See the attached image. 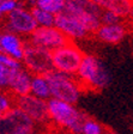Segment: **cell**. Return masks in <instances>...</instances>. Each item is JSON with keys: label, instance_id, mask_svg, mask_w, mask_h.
<instances>
[{"label": "cell", "instance_id": "obj_1", "mask_svg": "<svg viewBox=\"0 0 133 134\" xmlns=\"http://www.w3.org/2000/svg\"><path fill=\"white\" fill-rule=\"evenodd\" d=\"M77 80L83 89L102 90L110 84L111 75L101 59L88 54L84 55L79 66Z\"/></svg>", "mask_w": 133, "mask_h": 134}, {"label": "cell", "instance_id": "obj_2", "mask_svg": "<svg viewBox=\"0 0 133 134\" xmlns=\"http://www.w3.org/2000/svg\"><path fill=\"white\" fill-rule=\"evenodd\" d=\"M49 119L59 127L68 129L72 134H82L83 126L88 117L73 104L50 98L47 102Z\"/></svg>", "mask_w": 133, "mask_h": 134}, {"label": "cell", "instance_id": "obj_3", "mask_svg": "<svg viewBox=\"0 0 133 134\" xmlns=\"http://www.w3.org/2000/svg\"><path fill=\"white\" fill-rule=\"evenodd\" d=\"M46 77L49 81L52 98L70 104L77 103L83 92V87L73 75L53 70L48 72Z\"/></svg>", "mask_w": 133, "mask_h": 134}, {"label": "cell", "instance_id": "obj_4", "mask_svg": "<svg viewBox=\"0 0 133 134\" xmlns=\"http://www.w3.org/2000/svg\"><path fill=\"white\" fill-rule=\"evenodd\" d=\"M64 12L76 18L88 34L96 32L101 26L102 10L91 0H66Z\"/></svg>", "mask_w": 133, "mask_h": 134}, {"label": "cell", "instance_id": "obj_5", "mask_svg": "<svg viewBox=\"0 0 133 134\" xmlns=\"http://www.w3.org/2000/svg\"><path fill=\"white\" fill-rule=\"evenodd\" d=\"M85 54L72 41L52 52L53 70L70 75L77 74Z\"/></svg>", "mask_w": 133, "mask_h": 134}, {"label": "cell", "instance_id": "obj_6", "mask_svg": "<svg viewBox=\"0 0 133 134\" xmlns=\"http://www.w3.org/2000/svg\"><path fill=\"white\" fill-rule=\"evenodd\" d=\"M22 64L23 67L26 68L33 75H46L48 72L53 71L52 52L28 42L25 43Z\"/></svg>", "mask_w": 133, "mask_h": 134}, {"label": "cell", "instance_id": "obj_7", "mask_svg": "<svg viewBox=\"0 0 133 134\" xmlns=\"http://www.w3.org/2000/svg\"><path fill=\"white\" fill-rule=\"evenodd\" d=\"M4 31L16 34L18 36H30L37 29L31 10L26 6H20L4 18Z\"/></svg>", "mask_w": 133, "mask_h": 134}, {"label": "cell", "instance_id": "obj_8", "mask_svg": "<svg viewBox=\"0 0 133 134\" xmlns=\"http://www.w3.org/2000/svg\"><path fill=\"white\" fill-rule=\"evenodd\" d=\"M34 131V121L17 107L0 120V134H30Z\"/></svg>", "mask_w": 133, "mask_h": 134}, {"label": "cell", "instance_id": "obj_9", "mask_svg": "<svg viewBox=\"0 0 133 134\" xmlns=\"http://www.w3.org/2000/svg\"><path fill=\"white\" fill-rule=\"evenodd\" d=\"M68 42L71 41L55 26H48V28L37 26V29L31 34L29 38V43L44 48L49 52H54L58 48L67 44Z\"/></svg>", "mask_w": 133, "mask_h": 134}, {"label": "cell", "instance_id": "obj_10", "mask_svg": "<svg viewBox=\"0 0 133 134\" xmlns=\"http://www.w3.org/2000/svg\"><path fill=\"white\" fill-rule=\"evenodd\" d=\"M16 107L24 111L34 122H46L50 120L47 100L40 99L33 95L16 97Z\"/></svg>", "mask_w": 133, "mask_h": 134}, {"label": "cell", "instance_id": "obj_11", "mask_svg": "<svg viewBox=\"0 0 133 134\" xmlns=\"http://www.w3.org/2000/svg\"><path fill=\"white\" fill-rule=\"evenodd\" d=\"M55 28H58L70 41H76V40H83L88 36L89 34L86 30L81 25L76 18L72 16L61 12L58 16H55Z\"/></svg>", "mask_w": 133, "mask_h": 134}, {"label": "cell", "instance_id": "obj_12", "mask_svg": "<svg viewBox=\"0 0 133 134\" xmlns=\"http://www.w3.org/2000/svg\"><path fill=\"white\" fill-rule=\"evenodd\" d=\"M0 52L16 61L22 62L24 58L25 43L18 35L8 31H0Z\"/></svg>", "mask_w": 133, "mask_h": 134}, {"label": "cell", "instance_id": "obj_13", "mask_svg": "<svg viewBox=\"0 0 133 134\" xmlns=\"http://www.w3.org/2000/svg\"><path fill=\"white\" fill-rule=\"evenodd\" d=\"M31 79H33V74L24 67L13 70L11 79H10V84H8L10 93H12L14 97L30 95Z\"/></svg>", "mask_w": 133, "mask_h": 134}, {"label": "cell", "instance_id": "obj_14", "mask_svg": "<svg viewBox=\"0 0 133 134\" xmlns=\"http://www.w3.org/2000/svg\"><path fill=\"white\" fill-rule=\"evenodd\" d=\"M101 10L114 12L122 19H133V0H91Z\"/></svg>", "mask_w": 133, "mask_h": 134}, {"label": "cell", "instance_id": "obj_15", "mask_svg": "<svg viewBox=\"0 0 133 134\" xmlns=\"http://www.w3.org/2000/svg\"><path fill=\"white\" fill-rule=\"evenodd\" d=\"M95 34L100 41L109 43V44H116L125 38L127 34V28L122 23L114 25H101L100 29Z\"/></svg>", "mask_w": 133, "mask_h": 134}, {"label": "cell", "instance_id": "obj_16", "mask_svg": "<svg viewBox=\"0 0 133 134\" xmlns=\"http://www.w3.org/2000/svg\"><path fill=\"white\" fill-rule=\"evenodd\" d=\"M30 95L40 98L43 100H49L52 98L50 93V86L46 75H33L31 79V87Z\"/></svg>", "mask_w": 133, "mask_h": 134}, {"label": "cell", "instance_id": "obj_17", "mask_svg": "<svg viewBox=\"0 0 133 134\" xmlns=\"http://www.w3.org/2000/svg\"><path fill=\"white\" fill-rule=\"evenodd\" d=\"M66 6V0H36V6L43 11L58 16L59 13L64 12Z\"/></svg>", "mask_w": 133, "mask_h": 134}, {"label": "cell", "instance_id": "obj_18", "mask_svg": "<svg viewBox=\"0 0 133 134\" xmlns=\"http://www.w3.org/2000/svg\"><path fill=\"white\" fill-rule=\"evenodd\" d=\"M31 13L34 16V19L36 22L37 26L41 28H48V26H54L55 24V16L47 11H43L39 7L31 8Z\"/></svg>", "mask_w": 133, "mask_h": 134}, {"label": "cell", "instance_id": "obj_19", "mask_svg": "<svg viewBox=\"0 0 133 134\" xmlns=\"http://www.w3.org/2000/svg\"><path fill=\"white\" fill-rule=\"evenodd\" d=\"M14 104H16V97L10 92L0 90V115L5 116L14 108Z\"/></svg>", "mask_w": 133, "mask_h": 134}, {"label": "cell", "instance_id": "obj_20", "mask_svg": "<svg viewBox=\"0 0 133 134\" xmlns=\"http://www.w3.org/2000/svg\"><path fill=\"white\" fill-rule=\"evenodd\" d=\"M24 6L19 0H4L3 3H0V13L4 17H6L7 14H10L11 12H13L16 8Z\"/></svg>", "mask_w": 133, "mask_h": 134}, {"label": "cell", "instance_id": "obj_21", "mask_svg": "<svg viewBox=\"0 0 133 134\" xmlns=\"http://www.w3.org/2000/svg\"><path fill=\"white\" fill-rule=\"evenodd\" d=\"M101 25H114V24H120L122 23V18H120L118 14L110 11H104L103 10L100 17Z\"/></svg>", "mask_w": 133, "mask_h": 134}, {"label": "cell", "instance_id": "obj_22", "mask_svg": "<svg viewBox=\"0 0 133 134\" xmlns=\"http://www.w3.org/2000/svg\"><path fill=\"white\" fill-rule=\"evenodd\" d=\"M12 72H13V68L0 65V90L8 89V84H10Z\"/></svg>", "mask_w": 133, "mask_h": 134}, {"label": "cell", "instance_id": "obj_23", "mask_svg": "<svg viewBox=\"0 0 133 134\" xmlns=\"http://www.w3.org/2000/svg\"><path fill=\"white\" fill-rule=\"evenodd\" d=\"M0 65L7 66V67H10V68H13V70H18V68L23 67L22 62L16 61V60L11 59L10 56H7L6 54L1 53V52H0Z\"/></svg>", "mask_w": 133, "mask_h": 134}, {"label": "cell", "instance_id": "obj_24", "mask_svg": "<svg viewBox=\"0 0 133 134\" xmlns=\"http://www.w3.org/2000/svg\"><path fill=\"white\" fill-rule=\"evenodd\" d=\"M4 18H5V17H4L3 14L0 13V23H1V22H3V20H4Z\"/></svg>", "mask_w": 133, "mask_h": 134}, {"label": "cell", "instance_id": "obj_25", "mask_svg": "<svg viewBox=\"0 0 133 134\" xmlns=\"http://www.w3.org/2000/svg\"><path fill=\"white\" fill-rule=\"evenodd\" d=\"M3 1H4V0H0V3H3Z\"/></svg>", "mask_w": 133, "mask_h": 134}, {"label": "cell", "instance_id": "obj_26", "mask_svg": "<svg viewBox=\"0 0 133 134\" xmlns=\"http://www.w3.org/2000/svg\"><path fill=\"white\" fill-rule=\"evenodd\" d=\"M1 117H3V116H1V115H0V120H1Z\"/></svg>", "mask_w": 133, "mask_h": 134}]
</instances>
